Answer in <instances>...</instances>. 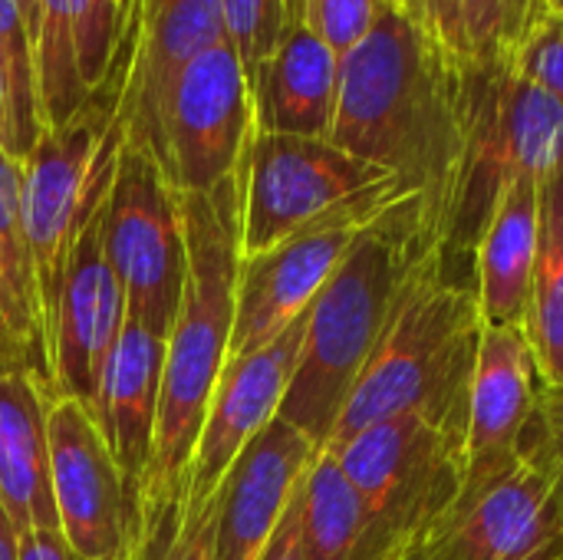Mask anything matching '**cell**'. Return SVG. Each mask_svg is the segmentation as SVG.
Returning a JSON list of instances; mask_svg holds the SVG:
<instances>
[{"label": "cell", "instance_id": "cell-1", "mask_svg": "<svg viewBox=\"0 0 563 560\" xmlns=\"http://www.w3.org/2000/svg\"><path fill=\"white\" fill-rule=\"evenodd\" d=\"M465 59L416 7L383 3L376 26L340 59L330 142L422 195L439 238L462 155Z\"/></svg>", "mask_w": 563, "mask_h": 560}, {"label": "cell", "instance_id": "cell-2", "mask_svg": "<svg viewBox=\"0 0 563 560\" xmlns=\"http://www.w3.org/2000/svg\"><path fill=\"white\" fill-rule=\"evenodd\" d=\"M185 290L165 337L155 446L139 488V521L185 502V475L214 386L231 356L241 274V168L208 191L178 195Z\"/></svg>", "mask_w": 563, "mask_h": 560}, {"label": "cell", "instance_id": "cell-3", "mask_svg": "<svg viewBox=\"0 0 563 560\" xmlns=\"http://www.w3.org/2000/svg\"><path fill=\"white\" fill-rule=\"evenodd\" d=\"M435 244L442 238L426 198L402 195L363 228L310 304L300 356L277 419L300 429L317 449L327 446L416 264Z\"/></svg>", "mask_w": 563, "mask_h": 560}, {"label": "cell", "instance_id": "cell-4", "mask_svg": "<svg viewBox=\"0 0 563 560\" xmlns=\"http://www.w3.org/2000/svg\"><path fill=\"white\" fill-rule=\"evenodd\" d=\"M482 327L475 287L449 271L442 244L429 248L320 452L409 409L468 413Z\"/></svg>", "mask_w": 563, "mask_h": 560}, {"label": "cell", "instance_id": "cell-5", "mask_svg": "<svg viewBox=\"0 0 563 560\" xmlns=\"http://www.w3.org/2000/svg\"><path fill=\"white\" fill-rule=\"evenodd\" d=\"M563 158V106L515 63L465 59L462 155L442 215L445 264L468 261L505 191L521 175L544 178Z\"/></svg>", "mask_w": 563, "mask_h": 560}, {"label": "cell", "instance_id": "cell-6", "mask_svg": "<svg viewBox=\"0 0 563 560\" xmlns=\"http://www.w3.org/2000/svg\"><path fill=\"white\" fill-rule=\"evenodd\" d=\"M468 413L409 409L333 449L396 560H412L465 488Z\"/></svg>", "mask_w": 563, "mask_h": 560}, {"label": "cell", "instance_id": "cell-7", "mask_svg": "<svg viewBox=\"0 0 563 560\" xmlns=\"http://www.w3.org/2000/svg\"><path fill=\"white\" fill-rule=\"evenodd\" d=\"M122 79L125 59L66 125L43 129L33 152L23 158V228L36 264L46 353L69 254L79 231L109 195L115 158L125 139L119 119Z\"/></svg>", "mask_w": 563, "mask_h": 560}, {"label": "cell", "instance_id": "cell-8", "mask_svg": "<svg viewBox=\"0 0 563 560\" xmlns=\"http://www.w3.org/2000/svg\"><path fill=\"white\" fill-rule=\"evenodd\" d=\"M106 261L125 294V314L168 337L185 290V228L178 191L158 162L122 139L102 218Z\"/></svg>", "mask_w": 563, "mask_h": 560}, {"label": "cell", "instance_id": "cell-9", "mask_svg": "<svg viewBox=\"0 0 563 560\" xmlns=\"http://www.w3.org/2000/svg\"><path fill=\"white\" fill-rule=\"evenodd\" d=\"M389 185H399L393 172L330 139L254 132L241 162V257H257L327 211Z\"/></svg>", "mask_w": 563, "mask_h": 560}, {"label": "cell", "instance_id": "cell-10", "mask_svg": "<svg viewBox=\"0 0 563 560\" xmlns=\"http://www.w3.org/2000/svg\"><path fill=\"white\" fill-rule=\"evenodd\" d=\"M254 139V96L234 43L198 53L168 86L145 152L178 195L234 175Z\"/></svg>", "mask_w": 563, "mask_h": 560}, {"label": "cell", "instance_id": "cell-11", "mask_svg": "<svg viewBox=\"0 0 563 560\" xmlns=\"http://www.w3.org/2000/svg\"><path fill=\"white\" fill-rule=\"evenodd\" d=\"M412 195L399 185L369 191L350 205L327 211L323 218L303 224L271 251L241 261L238 274V307L231 330V356H247L274 343L294 320H300L327 281L336 274L340 261L396 198Z\"/></svg>", "mask_w": 563, "mask_h": 560}, {"label": "cell", "instance_id": "cell-12", "mask_svg": "<svg viewBox=\"0 0 563 560\" xmlns=\"http://www.w3.org/2000/svg\"><path fill=\"white\" fill-rule=\"evenodd\" d=\"M422 560H563V518L551 462L531 426L521 455L462 492L452 515L416 554Z\"/></svg>", "mask_w": 563, "mask_h": 560}, {"label": "cell", "instance_id": "cell-13", "mask_svg": "<svg viewBox=\"0 0 563 560\" xmlns=\"http://www.w3.org/2000/svg\"><path fill=\"white\" fill-rule=\"evenodd\" d=\"M49 475L59 535L82 560H125L139 535V498L96 419L76 399L49 403Z\"/></svg>", "mask_w": 563, "mask_h": 560}, {"label": "cell", "instance_id": "cell-14", "mask_svg": "<svg viewBox=\"0 0 563 560\" xmlns=\"http://www.w3.org/2000/svg\"><path fill=\"white\" fill-rule=\"evenodd\" d=\"M102 218L106 201L76 238L49 333V396L76 399L89 416L125 327V294L106 261Z\"/></svg>", "mask_w": 563, "mask_h": 560}, {"label": "cell", "instance_id": "cell-15", "mask_svg": "<svg viewBox=\"0 0 563 560\" xmlns=\"http://www.w3.org/2000/svg\"><path fill=\"white\" fill-rule=\"evenodd\" d=\"M303 327H307V314L294 320L264 350L228 360L214 386V396L208 403L201 436L185 475V512H201L218 492V485L224 482L234 459L244 452V446L267 422L277 419L300 356Z\"/></svg>", "mask_w": 563, "mask_h": 560}, {"label": "cell", "instance_id": "cell-16", "mask_svg": "<svg viewBox=\"0 0 563 560\" xmlns=\"http://www.w3.org/2000/svg\"><path fill=\"white\" fill-rule=\"evenodd\" d=\"M320 449L290 422H267L234 459L211 495V560H257L284 521L310 462Z\"/></svg>", "mask_w": 563, "mask_h": 560}, {"label": "cell", "instance_id": "cell-17", "mask_svg": "<svg viewBox=\"0 0 563 560\" xmlns=\"http://www.w3.org/2000/svg\"><path fill=\"white\" fill-rule=\"evenodd\" d=\"M544 380L525 327H482L465 426V488L508 469L525 446Z\"/></svg>", "mask_w": 563, "mask_h": 560}, {"label": "cell", "instance_id": "cell-18", "mask_svg": "<svg viewBox=\"0 0 563 560\" xmlns=\"http://www.w3.org/2000/svg\"><path fill=\"white\" fill-rule=\"evenodd\" d=\"M221 0H142L129 36L119 119L129 145L145 149L175 76L208 46L221 43Z\"/></svg>", "mask_w": 563, "mask_h": 560}, {"label": "cell", "instance_id": "cell-19", "mask_svg": "<svg viewBox=\"0 0 563 560\" xmlns=\"http://www.w3.org/2000/svg\"><path fill=\"white\" fill-rule=\"evenodd\" d=\"M165 366V337L125 314V327L99 383L92 419L119 462L135 498L155 446L158 393Z\"/></svg>", "mask_w": 563, "mask_h": 560}, {"label": "cell", "instance_id": "cell-20", "mask_svg": "<svg viewBox=\"0 0 563 560\" xmlns=\"http://www.w3.org/2000/svg\"><path fill=\"white\" fill-rule=\"evenodd\" d=\"M336 86L340 56L294 17L254 76V132L330 139Z\"/></svg>", "mask_w": 563, "mask_h": 560}, {"label": "cell", "instance_id": "cell-21", "mask_svg": "<svg viewBox=\"0 0 563 560\" xmlns=\"http://www.w3.org/2000/svg\"><path fill=\"white\" fill-rule=\"evenodd\" d=\"M49 389L26 370H0V508L16 531H59L49 475Z\"/></svg>", "mask_w": 563, "mask_h": 560}, {"label": "cell", "instance_id": "cell-22", "mask_svg": "<svg viewBox=\"0 0 563 560\" xmlns=\"http://www.w3.org/2000/svg\"><path fill=\"white\" fill-rule=\"evenodd\" d=\"M541 182L521 175L505 191L472 254V287L485 327H525L541 241Z\"/></svg>", "mask_w": 563, "mask_h": 560}, {"label": "cell", "instance_id": "cell-23", "mask_svg": "<svg viewBox=\"0 0 563 560\" xmlns=\"http://www.w3.org/2000/svg\"><path fill=\"white\" fill-rule=\"evenodd\" d=\"M0 370H26L49 389L36 264L23 228V162L0 152Z\"/></svg>", "mask_w": 563, "mask_h": 560}, {"label": "cell", "instance_id": "cell-24", "mask_svg": "<svg viewBox=\"0 0 563 560\" xmlns=\"http://www.w3.org/2000/svg\"><path fill=\"white\" fill-rule=\"evenodd\" d=\"M303 560H396L336 455L320 452L297 488Z\"/></svg>", "mask_w": 563, "mask_h": 560}, {"label": "cell", "instance_id": "cell-25", "mask_svg": "<svg viewBox=\"0 0 563 560\" xmlns=\"http://www.w3.org/2000/svg\"><path fill=\"white\" fill-rule=\"evenodd\" d=\"M525 333L544 386H563V158L541 182V241Z\"/></svg>", "mask_w": 563, "mask_h": 560}, {"label": "cell", "instance_id": "cell-26", "mask_svg": "<svg viewBox=\"0 0 563 560\" xmlns=\"http://www.w3.org/2000/svg\"><path fill=\"white\" fill-rule=\"evenodd\" d=\"M33 76L43 129L66 125L89 102L79 69V0H36Z\"/></svg>", "mask_w": 563, "mask_h": 560}, {"label": "cell", "instance_id": "cell-27", "mask_svg": "<svg viewBox=\"0 0 563 560\" xmlns=\"http://www.w3.org/2000/svg\"><path fill=\"white\" fill-rule=\"evenodd\" d=\"M544 20V0H459L462 56L468 63H511Z\"/></svg>", "mask_w": 563, "mask_h": 560}, {"label": "cell", "instance_id": "cell-28", "mask_svg": "<svg viewBox=\"0 0 563 560\" xmlns=\"http://www.w3.org/2000/svg\"><path fill=\"white\" fill-rule=\"evenodd\" d=\"M0 59L10 83V155L26 158L43 132L36 112L33 40L20 0H0Z\"/></svg>", "mask_w": 563, "mask_h": 560}, {"label": "cell", "instance_id": "cell-29", "mask_svg": "<svg viewBox=\"0 0 563 560\" xmlns=\"http://www.w3.org/2000/svg\"><path fill=\"white\" fill-rule=\"evenodd\" d=\"M214 545V505L201 512H185L175 502L139 521V535L125 560H211Z\"/></svg>", "mask_w": 563, "mask_h": 560}, {"label": "cell", "instance_id": "cell-30", "mask_svg": "<svg viewBox=\"0 0 563 560\" xmlns=\"http://www.w3.org/2000/svg\"><path fill=\"white\" fill-rule=\"evenodd\" d=\"M221 10L228 40L234 43L247 83L254 86L261 63L277 46L284 26L297 17V0H221Z\"/></svg>", "mask_w": 563, "mask_h": 560}, {"label": "cell", "instance_id": "cell-31", "mask_svg": "<svg viewBox=\"0 0 563 560\" xmlns=\"http://www.w3.org/2000/svg\"><path fill=\"white\" fill-rule=\"evenodd\" d=\"M386 0H297V17L340 59L366 40Z\"/></svg>", "mask_w": 563, "mask_h": 560}, {"label": "cell", "instance_id": "cell-32", "mask_svg": "<svg viewBox=\"0 0 563 560\" xmlns=\"http://www.w3.org/2000/svg\"><path fill=\"white\" fill-rule=\"evenodd\" d=\"M511 63L563 106V17H548Z\"/></svg>", "mask_w": 563, "mask_h": 560}, {"label": "cell", "instance_id": "cell-33", "mask_svg": "<svg viewBox=\"0 0 563 560\" xmlns=\"http://www.w3.org/2000/svg\"><path fill=\"white\" fill-rule=\"evenodd\" d=\"M531 432L541 442L548 462H551V475H554V492H558V505H561L563 518V386H544L534 419H531Z\"/></svg>", "mask_w": 563, "mask_h": 560}, {"label": "cell", "instance_id": "cell-34", "mask_svg": "<svg viewBox=\"0 0 563 560\" xmlns=\"http://www.w3.org/2000/svg\"><path fill=\"white\" fill-rule=\"evenodd\" d=\"M16 560H82V558L69 548V541H66L59 531L36 528V531H23V535H20Z\"/></svg>", "mask_w": 563, "mask_h": 560}, {"label": "cell", "instance_id": "cell-35", "mask_svg": "<svg viewBox=\"0 0 563 560\" xmlns=\"http://www.w3.org/2000/svg\"><path fill=\"white\" fill-rule=\"evenodd\" d=\"M416 10L426 17V23L435 30V36L462 56V43H459V0H419Z\"/></svg>", "mask_w": 563, "mask_h": 560}, {"label": "cell", "instance_id": "cell-36", "mask_svg": "<svg viewBox=\"0 0 563 560\" xmlns=\"http://www.w3.org/2000/svg\"><path fill=\"white\" fill-rule=\"evenodd\" d=\"M257 560H303V551H300V531H297V495L284 515V521L277 525L274 538L267 541V548L261 551Z\"/></svg>", "mask_w": 563, "mask_h": 560}, {"label": "cell", "instance_id": "cell-37", "mask_svg": "<svg viewBox=\"0 0 563 560\" xmlns=\"http://www.w3.org/2000/svg\"><path fill=\"white\" fill-rule=\"evenodd\" d=\"M0 152L10 155V83H7L3 59H0Z\"/></svg>", "mask_w": 563, "mask_h": 560}, {"label": "cell", "instance_id": "cell-38", "mask_svg": "<svg viewBox=\"0 0 563 560\" xmlns=\"http://www.w3.org/2000/svg\"><path fill=\"white\" fill-rule=\"evenodd\" d=\"M16 548H20V531L10 521V515L0 508V560H16Z\"/></svg>", "mask_w": 563, "mask_h": 560}, {"label": "cell", "instance_id": "cell-39", "mask_svg": "<svg viewBox=\"0 0 563 560\" xmlns=\"http://www.w3.org/2000/svg\"><path fill=\"white\" fill-rule=\"evenodd\" d=\"M115 3H119V10H122L125 23L132 26V23H135V17H139V7H142V0H115Z\"/></svg>", "mask_w": 563, "mask_h": 560}, {"label": "cell", "instance_id": "cell-40", "mask_svg": "<svg viewBox=\"0 0 563 560\" xmlns=\"http://www.w3.org/2000/svg\"><path fill=\"white\" fill-rule=\"evenodd\" d=\"M20 7H23L26 26H30V40H33V26H36V0H20Z\"/></svg>", "mask_w": 563, "mask_h": 560}, {"label": "cell", "instance_id": "cell-41", "mask_svg": "<svg viewBox=\"0 0 563 560\" xmlns=\"http://www.w3.org/2000/svg\"><path fill=\"white\" fill-rule=\"evenodd\" d=\"M548 3V17H563V0H544Z\"/></svg>", "mask_w": 563, "mask_h": 560}, {"label": "cell", "instance_id": "cell-42", "mask_svg": "<svg viewBox=\"0 0 563 560\" xmlns=\"http://www.w3.org/2000/svg\"><path fill=\"white\" fill-rule=\"evenodd\" d=\"M386 3H399V7H419V0H386Z\"/></svg>", "mask_w": 563, "mask_h": 560}, {"label": "cell", "instance_id": "cell-43", "mask_svg": "<svg viewBox=\"0 0 563 560\" xmlns=\"http://www.w3.org/2000/svg\"><path fill=\"white\" fill-rule=\"evenodd\" d=\"M412 560H422V558H412Z\"/></svg>", "mask_w": 563, "mask_h": 560}]
</instances>
